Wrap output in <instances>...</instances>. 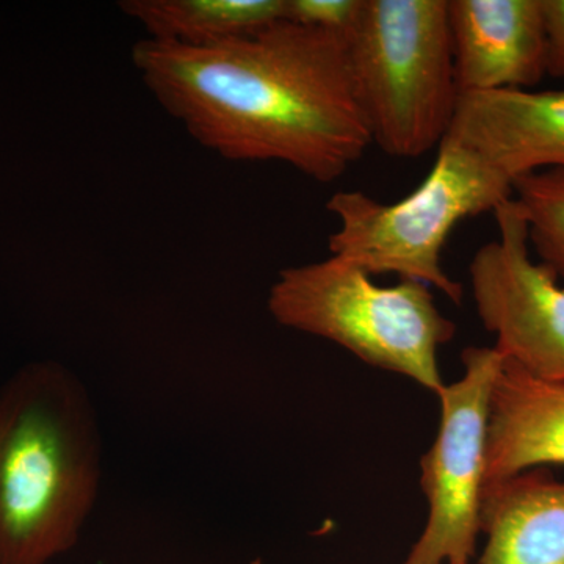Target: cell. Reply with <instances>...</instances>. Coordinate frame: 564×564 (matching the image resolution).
I'll list each match as a JSON object with an SVG mask.
<instances>
[{
  "label": "cell",
  "instance_id": "6da1fadb",
  "mask_svg": "<svg viewBox=\"0 0 564 564\" xmlns=\"http://www.w3.org/2000/svg\"><path fill=\"white\" fill-rule=\"evenodd\" d=\"M131 57L155 101L228 161L282 162L332 184L372 144L347 36L281 20L209 47L144 39Z\"/></svg>",
  "mask_w": 564,
  "mask_h": 564
},
{
  "label": "cell",
  "instance_id": "7a4b0ae2",
  "mask_svg": "<svg viewBox=\"0 0 564 564\" xmlns=\"http://www.w3.org/2000/svg\"><path fill=\"white\" fill-rule=\"evenodd\" d=\"M101 462L95 406L62 364H29L0 388V564H47L76 545Z\"/></svg>",
  "mask_w": 564,
  "mask_h": 564
},
{
  "label": "cell",
  "instance_id": "3957f363",
  "mask_svg": "<svg viewBox=\"0 0 564 564\" xmlns=\"http://www.w3.org/2000/svg\"><path fill=\"white\" fill-rule=\"evenodd\" d=\"M267 306L285 328L340 345L434 395L444 388L437 355L454 339L456 325L437 310L423 282L378 285L359 267L332 256L281 270Z\"/></svg>",
  "mask_w": 564,
  "mask_h": 564
},
{
  "label": "cell",
  "instance_id": "277c9868",
  "mask_svg": "<svg viewBox=\"0 0 564 564\" xmlns=\"http://www.w3.org/2000/svg\"><path fill=\"white\" fill-rule=\"evenodd\" d=\"M347 51L372 143L397 159L440 148L459 99L447 0H364Z\"/></svg>",
  "mask_w": 564,
  "mask_h": 564
},
{
  "label": "cell",
  "instance_id": "5b68a950",
  "mask_svg": "<svg viewBox=\"0 0 564 564\" xmlns=\"http://www.w3.org/2000/svg\"><path fill=\"white\" fill-rule=\"evenodd\" d=\"M513 198V182L466 144L445 137L432 172L400 202L383 204L362 192L334 193L326 209L339 220L332 256L373 274L440 289L452 302L463 285L448 276L443 251L455 226Z\"/></svg>",
  "mask_w": 564,
  "mask_h": 564
},
{
  "label": "cell",
  "instance_id": "8992f818",
  "mask_svg": "<svg viewBox=\"0 0 564 564\" xmlns=\"http://www.w3.org/2000/svg\"><path fill=\"white\" fill-rule=\"evenodd\" d=\"M462 361L463 377L436 395L440 430L421 462L429 519L404 564H469L481 534L489 404L503 356L469 347Z\"/></svg>",
  "mask_w": 564,
  "mask_h": 564
},
{
  "label": "cell",
  "instance_id": "52a82bcc",
  "mask_svg": "<svg viewBox=\"0 0 564 564\" xmlns=\"http://www.w3.org/2000/svg\"><path fill=\"white\" fill-rule=\"evenodd\" d=\"M494 215L499 236L478 248L469 267L475 310L505 361L564 383V285L530 258L529 226L514 198Z\"/></svg>",
  "mask_w": 564,
  "mask_h": 564
},
{
  "label": "cell",
  "instance_id": "ba28073f",
  "mask_svg": "<svg viewBox=\"0 0 564 564\" xmlns=\"http://www.w3.org/2000/svg\"><path fill=\"white\" fill-rule=\"evenodd\" d=\"M459 95L529 90L547 74L543 0H447Z\"/></svg>",
  "mask_w": 564,
  "mask_h": 564
},
{
  "label": "cell",
  "instance_id": "9c48e42d",
  "mask_svg": "<svg viewBox=\"0 0 564 564\" xmlns=\"http://www.w3.org/2000/svg\"><path fill=\"white\" fill-rule=\"evenodd\" d=\"M447 137L513 184L527 174L564 170V90L459 95Z\"/></svg>",
  "mask_w": 564,
  "mask_h": 564
},
{
  "label": "cell",
  "instance_id": "30bf717a",
  "mask_svg": "<svg viewBox=\"0 0 564 564\" xmlns=\"http://www.w3.org/2000/svg\"><path fill=\"white\" fill-rule=\"evenodd\" d=\"M547 464L564 466V383L503 359L489 404L485 492Z\"/></svg>",
  "mask_w": 564,
  "mask_h": 564
},
{
  "label": "cell",
  "instance_id": "8fae6325",
  "mask_svg": "<svg viewBox=\"0 0 564 564\" xmlns=\"http://www.w3.org/2000/svg\"><path fill=\"white\" fill-rule=\"evenodd\" d=\"M480 564H564V481L529 470L485 492Z\"/></svg>",
  "mask_w": 564,
  "mask_h": 564
},
{
  "label": "cell",
  "instance_id": "7c38bea8",
  "mask_svg": "<svg viewBox=\"0 0 564 564\" xmlns=\"http://www.w3.org/2000/svg\"><path fill=\"white\" fill-rule=\"evenodd\" d=\"M118 6L150 40L209 47L284 20L285 0H124Z\"/></svg>",
  "mask_w": 564,
  "mask_h": 564
},
{
  "label": "cell",
  "instance_id": "4fadbf2b",
  "mask_svg": "<svg viewBox=\"0 0 564 564\" xmlns=\"http://www.w3.org/2000/svg\"><path fill=\"white\" fill-rule=\"evenodd\" d=\"M513 198L524 214L529 240L541 263L564 278V170L519 177Z\"/></svg>",
  "mask_w": 564,
  "mask_h": 564
},
{
  "label": "cell",
  "instance_id": "5bb4252c",
  "mask_svg": "<svg viewBox=\"0 0 564 564\" xmlns=\"http://www.w3.org/2000/svg\"><path fill=\"white\" fill-rule=\"evenodd\" d=\"M362 6L364 0H285L284 20L347 36Z\"/></svg>",
  "mask_w": 564,
  "mask_h": 564
},
{
  "label": "cell",
  "instance_id": "9a60e30c",
  "mask_svg": "<svg viewBox=\"0 0 564 564\" xmlns=\"http://www.w3.org/2000/svg\"><path fill=\"white\" fill-rule=\"evenodd\" d=\"M547 29V74L564 79V0H543Z\"/></svg>",
  "mask_w": 564,
  "mask_h": 564
},
{
  "label": "cell",
  "instance_id": "2e32d148",
  "mask_svg": "<svg viewBox=\"0 0 564 564\" xmlns=\"http://www.w3.org/2000/svg\"><path fill=\"white\" fill-rule=\"evenodd\" d=\"M251 564H263L262 560H254V562H251Z\"/></svg>",
  "mask_w": 564,
  "mask_h": 564
}]
</instances>
